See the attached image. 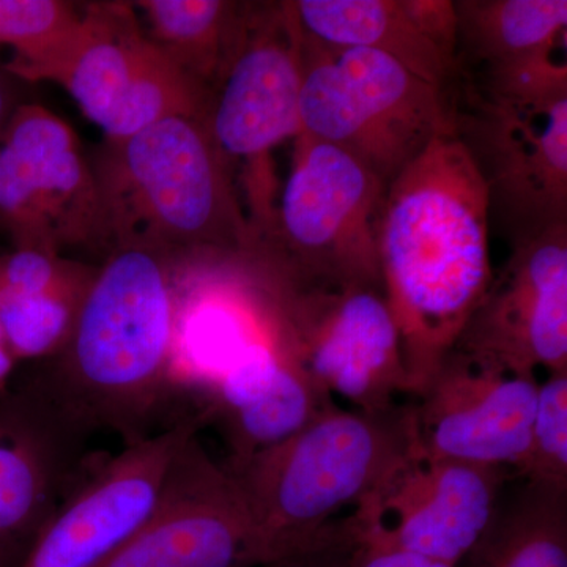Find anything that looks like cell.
I'll use <instances>...</instances> for the list:
<instances>
[{
	"instance_id": "30bf717a",
	"label": "cell",
	"mask_w": 567,
	"mask_h": 567,
	"mask_svg": "<svg viewBox=\"0 0 567 567\" xmlns=\"http://www.w3.org/2000/svg\"><path fill=\"white\" fill-rule=\"evenodd\" d=\"M0 230L13 249L103 251L92 159L69 123L22 103L0 136Z\"/></svg>"
},
{
	"instance_id": "ffe728a7",
	"label": "cell",
	"mask_w": 567,
	"mask_h": 567,
	"mask_svg": "<svg viewBox=\"0 0 567 567\" xmlns=\"http://www.w3.org/2000/svg\"><path fill=\"white\" fill-rule=\"evenodd\" d=\"M142 29L175 65L210 95L234 61L252 3L229 0H137Z\"/></svg>"
},
{
	"instance_id": "d6986e66",
	"label": "cell",
	"mask_w": 567,
	"mask_h": 567,
	"mask_svg": "<svg viewBox=\"0 0 567 567\" xmlns=\"http://www.w3.org/2000/svg\"><path fill=\"white\" fill-rule=\"evenodd\" d=\"M292 9L305 35L327 47L382 52L436 87L456 74L457 63L421 32L404 0H298Z\"/></svg>"
},
{
	"instance_id": "e0dca14e",
	"label": "cell",
	"mask_w": 567,
	"mask_h": 567,
	"mask_svg": "<svg viewBox=\"0 0 567 567\" xmlns=\"http://www.w3.org/2000/svg\"><path fill=\"white\" fill-rule=\"evenodd\" d=\"M82 442L20 380L0 398V567H24L87 468Z\"/></svg>"
},
{
	"instance_id": "d4e9b609",
	"label": "cell",
	"mask_w": 567,
	"mask_h": 567,
	"mask_svg": "<svg viewBox=\"0 0 567 567\" xmlns=\"http://www.w3.org/2000/svg\"><path fill=\"white\" fill-rule=\"evenodd\" d=\"M516 476L567 491V372L548 374L539 383L527 456Z\"/></svg>"
},
{
	"instance_id": "8992f818",
	"label": "cell",
	"mask_w": 567,
	"mask_h": 567,
	"mask_svg": "<svg viewBox=\"0 0 567 567\" xmlns=\"http://www.w3.org/2000/svg\"><path fill=\"white\" fill-rule=\"evenodd\" d=\"M386 185L352 155L298 134L270 233L251 260L298 284L382 289L379 227Z\"/></svg>"
},
{
	"instance_id": "8fae6325",
	"label": "cell",
	"mask_w": 567,
	"mask_h": 567,
	"mask_svg": "<svg viewBox=\"0 0 567 567\" xmlns=\"http://www.w3.org/2000/svg\"><path fill=\"white\" fill-rule=\"evenodd\" d=\"M509 475L429 456L413 440L347 517L368 543L457 567L494 520Z\"/></svg>"
},
{
	"instance_id": "7402d4cb",
	"label": "cell",
	"mask_w": 567,
	"mask_h": 567,
	"mask_svg": "<svg viewBox=\"0 0 567 567\" xmlns=\"http://www.w3.org/2000/svg\"><path fill=\"white\" fill-rule=\"evenodd\" d=\"M456 10L458 50L464 47L486 69L566 40V0H464Z\"/></svg>"
},
{
	"instance_id": "7a4b0ae2",
	"label": "cell",
	"mask_w": 567,
	"mask_h": 567,
	"mask_svg": "<svg viewBox=\"0 0 567 567\" xmlns=\"http://www.w3.org/2000/svg\"><path fill=\"white\" fill-rule=\"evenodd\" d=\"M488 234L486 181L454 123L388 185L380 216V278L412 399L494 281Z\"/></svg>"
},
{
	"instance_id": "484cf974",
	"label": "cell",
	"mask_w": 567,
	"mask_h": 567,
	"mask_svg": "<svg viewBox=\"0 0 567 567\" xmlns=\"http://www.w3.org/2000/svg\"><path fill=\"white\" fill-rule=\"evenodd\" d=\"M481 96L533 104L567 95L566 40L528 58L488 66Z\"/></svg>"
},
{
	"instance_id": "9c48e42d",
	"label": "cell",
	"mask_w": 567,
	"mask_h": 567,
	"mask_svg": "<svg viewBox=\"0 0 567 567\" xmlns=\"http://www.w3.org/2000/svg\"><path fill=\"white\" fill-rule=\"evenodd\" d=\"M303 82V32L292 2L252 3L234 61L212 93L207 126L230 169L240 167L254 246L274 224L271 153L297 137Z\"/></svg>"
},
{
	"instance_id": "6da1fadb",
	"label": "cell",
	"mask_w": 567,
	"mask_h": 567,
	"mask_svg": "<svg viewBox=\"0 0 567 567\" xmlns=\"http://www.w3.org/2000/svg\"><path fill=\"white\" fill-rule=\"evenodd\" d=\"M196 262L151 249L107 254L62 352L18 372L80 442L112 432L132 445L158 432L178 386L186 275Z\"/></svg>"
},
{
	"instance_id": "f546056e",
	"label": "cell",
	"mask_w": 567,
	"mask_h": 567,
	"mask_svg": "<svg viewBox=\"0 0 567 567\" xmlns=\"http://www.w3.org/2000/svg\"><path fill=\"white\" fill-rule=\"evenodd\" d=\"M20 82L0 63V136H2L7 123L10 122L11 115L20 104L24 103L20 95Z\"/></svg>"
},
{
	"instance_id": "9a60e30c",
	"label": "cell",
	"mask_w": 567,
	"mask_h": 567,
	"mask_svg": "<svg viewBox=\"0 0 567 567\" xmlns=\"http://www.w3.org/2000/svg\"><path fill=\"white\" fill-rule=\"evenodd\" d=\"M537 390V377L451 350L412 399L416 446L432 457L516 475L527 456Z\"/></svg>"
},
{
	"instance_id": "277c9868",
	"label": "cell",
	"mask_w": 567,
	"mask_h": 567,
	"mask_svg": "<svg viewBox=\"0 0 567 567\" xmlns=\"http://www.w3.org/2000/svg\"><path fill=\"white\" fill-rule=\"evenodd\" d=\"M413 440L412 401L385 413L331 404L278 445L224 464L251 522L252 567L311 546L379 486Z\"/></svg>"
},
{
	"instance_id": "603a6c76",
	"label": "cell",
	"mask_w": 567,
	"mask_h": 567,
	"mask_svg": "<svg viewBox=\"0 0 567 567\" xmlns=\"http://www.w3.org/2000/svg\"><path fill=\"white\" fill-rule=\"evenodd\" d=\"M96 268L50 289L0 290V324L20 368L44 363L62 352Z\"/></svg>"
},
{
	"instance_id": "ac0fdd59",
	"label": "cell",
	"mask_w": 567,
	"mask_h": 567,
	"mask_svg": "<svg viewBox=\"0 0 567 567\" xmlns=\"http://www.w3.org/2000/svg\"><path fill=\"white\" fill-rule=\"evenodd\" d=\"M205 415L221 427L226 465H237L297 434L336 402L317 391L274 334L246 344L207 386Z\"/></svg>"
},
{
	"instance_id": "5b68a950",
	"label": "cell",
	"mask_w": 567,
	"mask_h": 567,
	"mask_svg": "<svg viewBox=\"0 0 567 567\" xmlns=\"http://www.w3.org/2000/svg\"><path fill=\"white\" fill-rule=\"evenodd\" d=\"M454 123L446 89L382 52L327 47L303 33L300 134L349 153L386 188Z\"/></svg>"
},
{
	"instance_id": "ba28073f",
	"label": "cell",
	"mask_w": 567,
	"mask_h": 567,
	"mask_svg": "<svg viewBox=\"0 0 567 567\" xmlns=\"http://www.w3.org/2000/svg\"><path fill=\"white\" fill-rule=\"evenodd\" d=\"M40 81L65 89L106 141L177 115L207 118L210 104L148 39L130 2L82 3L80 20L33 73Z\"/></svg>"
},
{
	"instance_id": "4316f807",
	"label": "cell",
	"mask_w": 567,
	"mask_h": 567,
	"mask_svg": "<svg viewBox=\"0 0 567 567\" xmlns=\"http://www.w3.org/2000/svg\"><path fill=\"white\" fill-rule=\"evenodd\" d=\"M357 546V533L346 516L324 529L311 546L260 567H352Z\"/></svg>"
},
{
	"instance_id": "2e32d148",
	"label": "cell",
	"mask_w": 567,
	"mask_h": 567,
	"mask_svg": "<svg viewBox=\"0 0 567 567\" xmlns=\"http://www.w3.org/2000/svg\"><path fill=\"white\" fill-rule=\"evenodd\" d=\"M251 522L199 434L175 457L151 517L100 567H252Z\"/></svg>"
},
{
	"instance_id": "7c38bea8",
	"label": "cell",
	"mask_w": 567,
	"mask_h": 567,
	"mask_svg": "<svg viewBox=\"0 0 567 567\" xmlns=\"http://www.w3.org/2000/svg\"><path fill=\"white\" fill-rule=\"evenodd\" d=\"M208 424L189 413L117 456L89 464L62 499L24 567H100L151 517L175 457Z\"/></svg>"
},
{
	"instance_id": "5bb4252c",
	"label": "cell",
	"mask_w": 567,
	"mask_h": 567,
	"mask_svg": "<svg viewBox=\"0 0 567 567\" xmlns=\"http://www.w3.org/2000/svg\"><path fill=\"white\" fill-rule=\"evenodd\" d=\"M453 350L517 375L567 372V223L514 241Z\"/></svg>"
},
{
	"instance_id": "83f0119b",
	"label": "cell",
	"mask_w": 567,
	"mask_h": 567,
	"mask_svg": "<svg viewBox=\"0 0 567 567\" xmlns=\"http://www.w3.org/2000/svg\"><path fill=\"white\" fill-rule=\"evenodd\" d=\"M405 9L421 32L450 61L458 65V20L456 2L451 0H404Z\"/></svg>"
},
{
	"instance_id": "4fadbf2b",
	"label": "cell",
	"mask_w": 567,
	"mask_h": 567,
	"mask_svg": "<svg viewBox=\"0 0 567 567\" xmlns=\"http://www.w3.org/2000/svg\"><path fill=\"white\" fill-rule=\"evenodd\" d=\"M454 111L486 181L492 213L514 241L567 223V95L522 104L476 96Z\"/></svg>"
},
{
	"instance_id": "cb8c5ba5",
	"label": "cell",
	"mask_w": 567,
	"mask_h": 567,
	"mask_svg": "<svg viewBox=\"0 0 567 567\" xmlns=\"http://www.w3.org/2000/svg\"><path fill=\"white\" fill-rule=\"evenodd\" d=\"M81 11L82 3L65 0H0V50L10 52L3 69L21 82H31Z\"/></svg>"
},
{
	"instance_id": "3957f363",
	"label": "cell",
	"mask_w": 567,
	"mask_h": 567,
	"mask_svg": "<svg viewBox=\"0 0 567 567\" xmlns=\"http://www.w3.org/2000/svg\"><path fill=\"white\" fill-rule=\"evenodd\" d=\"M102 208V246L235 262L254 241L234 173L207 121L167 117L93 156Z\"/></svg>"
},
{
	"instance_id": "4dcf8cb0",
	"label": "cell",
	"mask_w": 567,
	"mask_h": 567,
	"mask_svg": "<svg viewBox=\"0 0 567 567\" xmlns=\"http://www.w3.org/2000/svg\"><path fill=\"white\" fill-rule=\"evenodd\" d=\"M20 369V364L17 363L9 344H7L6 334H3L2 324H0V398L13 388Z\"/></svg>"
},
{
	"instance_id": "52a82bcc",
	"label": "cell",
	"mask_w": 567,
	"mask_h": 567,
	"mask_svg": "<svg viewBox=\"0 0 567 567\" xmlns=\"http://www.w3.org/2000/svg\"><path fill=\"white\" fill-rule=\"evenodd\" d=\"M275 339L309 382L357 412L412 401L401 338L380 287H322L267 274Z\"/></svg>"
},
{
	"instance_id": "44dd1931",
	"label": "cell",
	"mask_w": 567,
	"mask_h": 567,
	"mask_svg": "<svg viewBox=\"0 0 567 567\" xmlns=\"http://www.w3.org/2000/svg\"><path fill=\"white\" fill-rule=\"evenodd\" d=\"M457 567H567V491L524 483Z\"/></svg>"
},
{
	"instance_id": "f1b7e54d",
	"label": "cell",
	"mask_w": 567,
	"mask_h": 567,
	"mask_svg": "<svg viewBox=\"0 0 567 567\" xmlns=\"http://www.w3.org/2000/svg\"><path fill=\"white\" fill-rule=\"evenodd\" d=\"M357 537L358 546L354 550L352 567H456L434 561V559L417 557V555L398 550V548L377 546V544L361 539L358 535Z\"/></svg>"
}]
</instances>
